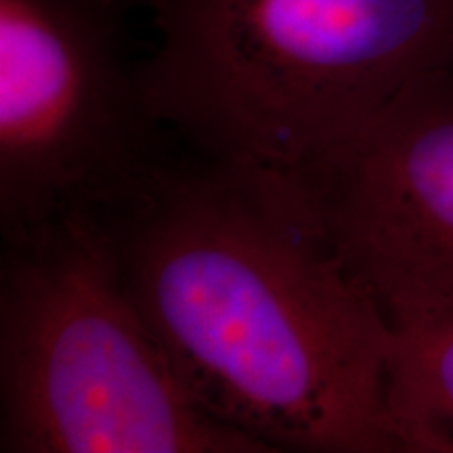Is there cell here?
I'll return each instance as SVG.
<instances>
[{"instance_id":"cell-1","label":"cell","mask_w":453,"mask_h":453,"mask_svg":"<svg viewBox=\"0 0 453 453\" xmlns=\"http://www.w3.org/2000/svg\"><path fill=\"white\" fill-rule=\"evenodd\" d=\"M105 217L130 296L211 416L267 453H405L393 326L296 180L196 154Z\"/></svg>"},{"instance_id":"cell-4","label":"cell","mask_w":453,"mask_h":453,"mask_svg":"<svg viewBox=\"0 0 453 453\" xmlns=\"http://www.w3.org/2000/svg\"><path fill=\"white\" fill-rule=\"evenodd\" d=\"M145 0H0V226L110 214L170 160L130 59Z\"/></svg>"},{"instance_id":"cell-5","label":"cell","mask_w":453,"mask_h":453,"mask_svg":"<svg viewBox=\"0 0 453 453\" xmlns=\"http://www.w3.org/2000/svg\"><path fill=\"white\" fill-rule=\"evenodd\" d=\"M292 179L388 321L453 309V72L410 88Z\"/></svg>"},{"instance_id":"cell-2","label":"cell","mask_w":453,"mask_h":453,"mask_svg":"<svg viewBox=\"0 0 453 453\" xmlns=\"http://www.w3.org/2000/svg\"><path fill=\"white\" fill-rule=\"evenodd\" d=\"M141 88L196 154L296 177L453 72V0H145Z\"/></svg>"},{"instance_id":"cell-3","label":"cell","mask_w":453,"mask_h":453,"mask_svg":"<svg viewBox=\"0 0 453 453\" xmlns=\"http://www.w3.org/2000/svg\"><path fill=\"white\" fill-rule=\"evenodd\" d=\"M0 451L267 453L180 380L130 296L99 212L4 237Z\"/></svg>"},{"instance_id":"cell-6","label":"cell","mask_w":453,"mask_h":453,"mask_svg":"<svg viewBox=\"0 0 453 453\" xmlns=\"http://www.w3.org/2000/svg\"><path fill=\"white\" fill-rule=\"evenodd\" d=\"M390 326L388 399L405 453H453V309Z\"/></svg>"}]
</instances>
